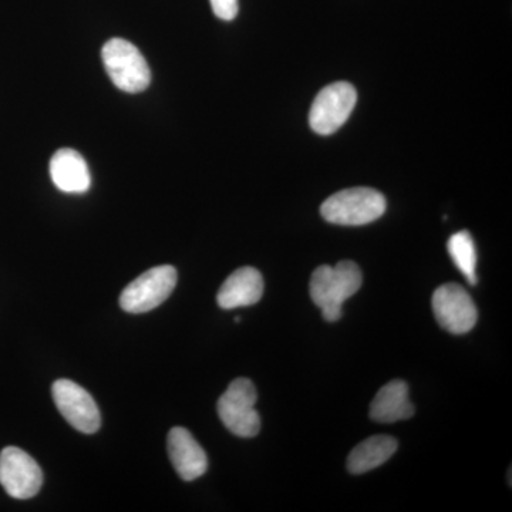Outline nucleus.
Wrapping results in <instances>:
<instances>
[{
    "label": "nucleus",
    "mask_w": 512,
    "mask_h": 512,
    "mask_svg": "<svg viewBox=\"0 0 512 512\" xmlns=\"http://www.w3.org/2000/svg\"><path fill=\"white\" fill-rule=\"evenodd\" d=\"M362 282L359 266L352 261H342L336 266H319L312 274L309 291L323 319L338 322L342 318L343 302L359 291Z\"/></svg>",
    "instance_id": "nucleus-1"
},
{
    "label": "nucleus",
    "mask_w": 512,
    "mask_h": 512,
    "mask_svg": "<svg viewBox=\"0 0 512 512\" xmlns=\"http://www.w3.org/2000/svg\"><path fill=\"white\" fill-rule=\"evenodd\" d=\"M386 208L387 202L382 192L356 187L330 195L320 207V214L330 224L359 227L379 220Z\"/></svg>",
    "instance_id": "nucleus-2"
},
{
    "label": "nucleus",
    "mask_w": 512,
    "mask_h": 512,
    "mask_svg": "<svg viewBox=\"0 0 512 512\" xmlns=\"http://www.w3.org/2000/svg\"><path fill=\"white\" fill-rule=\"evenodd\" d=\"M101 57L111 82L121 92L140 93L150 86V67L133 43L114 37L103 46Z\"/></svg>",
    "instance_id": "nucleus-3"
},
{
    "label": "nucleus",
    "mask_w": 512,
    "mask_h": 512,
    "mask_svg": "<svg viewBox=\"0 0 512 512\" xmlns=\"http://www.w3.org/2000/svg\"><path fill=\"white\" fill-rule=\"evenodd\" d=\"M256 400L258 393L254 383L245 377L231 382L218 400V416L235 436L251 439L261 430V417L255 409Z\"/></svg>",
    "instance_id": "nucleus-4"
},
{
    "label": "nucleus",
    "mask_w": 512,
    "mask_h": 512,
    "mask_svg": "<svg viewBox=\"0 0 512 512\" xmlns=\"http://www.w3.org/2000/svg\"><path fill=\"white\" fill-rule=\"evenodd\" d=\"M177 285L174 266L160 265L134 279L120 296V306L128 313H146L167 301Z\"/></svg>",
    "instance_id": "nucleus-5"
},
{
    "label": "nucleus",
    "mask_w": 512,
    "mask_h": 512,
    "mask_svg": "<svg viewBox=\"0 0 512 512\" xmlns=\"http://www.w3.org/2000/svg\"><path fill=\"white\" fill-rule=\"evenodd\" d=\"M357 93L348 82L329 84L320 90L309 111V124L319 136L336 133L355 109Z\"/></svg>",
    "instance_id": "nucleus-6"
},
{
    "label": "nucleus",
    "mask_w": 512,
    "mask_h": 512,
    "mask_svg": "<svg viewBox=\"0 0 512 512\" xmlns=\"http://www.w3.org/2000/svg\"><path fill=\"white\" fill-rule=\"evenodd\" d=\"M0 484L16 500H29L43 484L42 468L18 447L3 448L0 453Z\"/></svg>",
    "instance_id": "nucleus-7"
},
{
    "label": "nucleus",
    "mask_w": 512,
    "mask_h": 512,
    "mask_svg": "<svg viewBox=\"0 0 512 512\" xmlns=\"http://www.w3.org/2000/svg\"><path fill=\"white\" fill-rule=\"evenodd\" d=\"M434 316L441 328L464 335L476 326L478 312L470 293L457 284L440 286L431 299Z\"/></svg>",
    "instance_id": "nucleus-8"
},
{
    "label": "nucleus",
    "mask_w": 512,
    "mask_h": 512,
    "mask_svg": "<svg viewBox=\"0 0 512 512\" xmlns=\"http://www.w3.org/2000/svg\"><path fill=\"white\" fill-rule=\"evenodd\" d=\"M52 394L57 409L74 429L84 434L99 431L101 426L99 407L82 386L72 380L60 379L53 384Z\"/></svg>",
    "instance_id": "nucleus-9"
},
{
    "label": "nucleus",
    "mask_w": 512,
    "mask_h": 512,
    "mask_svg": "<svg viewBox=\"0 0 512 512\" xmlns=\"http://www.w3.org/2000/svg\"><path fill=\"white\" fill-rule=\"evenodd\" d=\"M167 448L171 464L184 481H194L204 476L208 468L207 454L190 431L184 427L171 429Z\"/></svg>",
    "instance_id": "nucleus-10"
},
{
    "label": "nucleus",
    "mask_w": 512,
    "mask_h": 512,
    "mask_svg": "<svg viewBox=\"0 0 512 512\" xmlns=\"http://www.w3.org/2000/svg\"><path fill=\"white\" fill-rule=\"evenodd\" d=\"M264 295V278L252 266L239 268L228 276L218 291L217 302L222 309L255 305Z\"/></svg>",
    "instance_id": "nucleus-11"
},
{
    "label": "nucleus",
    "mask_w": 512,
    "mask_h": 512,
    "mask_svg": "<svg viewBox=\"0 0 512 512\" xmlns=\"http://www.w3.org/2000/svg\"><path fill=\"white\" fill-rule=\"evenodd\" d=\"M50 175L56 187L67 194H83L92 185L86 161L72 148L56 151L50 161Z\"/></svg>",
    "instance_id": "nucleus-12"
},
{
    "label": "nucleus",
    "mask_w": 512,
    "mask_h": 512,
    "mask_svg": "<svg viewBox=\"0 0 512 512\" xmlns=\"http://www.w3.org/2000/svg\"><path fill=\"white\" fill-rule=\"evenodd\" d=\"M414 414L409 386L403 380H392L377 392L370 404V417L377 423H396L410 419Z\"/></svg>",
    "instance_id": "nucleus-13"
},
{
    "label": "nucleus",
    "mask_w": 512,
    "mask_h": 512,
    "mask_svg": "<svg viewBox=\"0 0 512 512\" xmlns=\"http://www.w3.org/2000/svg\"><path fill=\"white\" fill-rule=\"evenodd\" d=\"M397 440L390 436H373L353 448L348 457V470L352 474H365L382 466L396 453Z\"/></svg>",
    "instance_id": "nucleus-14"
},
{
    "label": "nucleus",
    "mask_w": 512,
    "mask_h": 512,
    "mask_svg": "<svg viewBox=\"0 0 512 512\" xmlns=\"http://www.w3.org/2000/svg\"><path fill=\"white\" fill-rule=\"evenodd\" d=\"M448 254L456 264L458 271L466 276L468 284L477 285V251L470 232L460 231L448 239Z\"/></svg>",
    "instance_id": "nucleus-15"
},
{
    "label": "nucleus",
    "mask_w": 512,
    "mask_h": 512,
    "mask_svg": "<svg viewBox=\"0 0 512 512\" xmlns=\"http://www.w3.org/2000/svg\"><path fill=\"white\" fill-rule=\"evenodd\" d=\"M210 2L217 18L225 20V22L237 18L239 10L238 0H210Z\"/></svg>",
    "instance_id": "nucleus-16"
}]
</instances>
